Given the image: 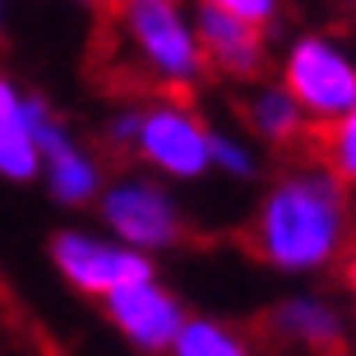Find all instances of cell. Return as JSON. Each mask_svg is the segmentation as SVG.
I'll list each match as a JSON object with an SVG mask.
<instances>
[{"label":"cell","instance_id":"obj_1","mask_svg":"<svg viewBox=\"0 0 356 356\" xmlns=\"http://www.w3.org/2000/svg\"><path fill=\"white\" fill-rule=\"evenodd\" d=\"M347 185L324 167V162H305L291 167L268 185V195L254 209V254L277 273H319L329 268L347 245Z\"/></svg>","mask_w":356,"mask_h":356},{"label":"cell","instance_id":"obj_2","mask_svg":"<svg viewBox=\"0 0 356 356\" xmlns=\"http://www.w3.org/2000/svg\"><path fill=\"white\" fill-rule=\"evenodd\" d=\"M106 28L125 65L158 92H190L209 79L190 0H106Z\"/></svg>","mask_w":356,"mask_h":356},{"label":"cell","instance_id":"obj_3","mask_svg":"<svg viewBox=\"0 0 356 356\" xmlns=\"http://www.w3.org/2000/svg\"><path fill=\"white\" fill-rule=\"evenodd\" d=\"M130 158H139L162 181H204L213 172V125L185 92H158L139 102V134Z\"/></svg>","mask_w":356,"mask_h":356},{"label":"cell","instance_id":"obj_4","mask_svg":"<svg viewBox=\"0 0 356 356\" xmlns=\"http://www.w3.org/2000/svg\"><path fill=\"white\" fill-rule=\"evenodd\" d=\"M277 83L301 102L310 125H329L356 106V56L329 33H301L277 60Z\"/></svg>","mask_w":356,"mask_h":356},{"label":"cell","instance_id":"obj_5","mask_svg":"<svg viewBox=\"0 0 356 356\" xmlns=\"http://www.w3.org/2000/svg\"><path fill=\"white\" fill-rule=\"evenodd\" d=\"M97 218L116 241L144 254L172 250L185 236V213L162 176H116L97 195Z\"/></svg>","mask_w":356,"mask_h":356},{"label":"cell","instance_id":"obj_6","mask_svg":"<svg viewBox=\"0 0 356 356\" xmlns=\"http://www.w3.org/2000/svg\"><path fill=\"white\" fill-rule=\"evenodd\" d=\"M47 254H51V268L65 277L70 287L83 291V296H97V301H102L106 291L134 282V277L158 273V268H153V254L134 250V245H125V241H116V236L83 232V227L56 232Z\"/></svg>","mask_w":356,"mask_h":356},{"label":"cell","instance_id":"obj_7","mask_svg":"<svg viewBox=\"0 0 356 356\" xmlns=\"http://www.w3.org/2000/svg\"><path fill=\"white\" fill-rule=\"evenodd\" d=\"M33 125H38V158H42V181L51 190L56 204L65 209H88L102 195V162L92 158V148L83 144L79 134L70 130V120L56 116V106L47 97L33 92Z\"/></svg>","mask_w":356,"mask_h":356},{"label":"cell","instance_id":"obj_8","mask_svg":"<svg viewBox=\"0 0 356 356\" xmlns=\"http://www.w3.org/2000/svg\"><path fill=\"white\" fill-rule=\"evenodd\" d=\"M102 310H106V319L120 329V338H130V343L139 347V352H148V356L172 352L176 333H181V324H185L181 296L162 287L158 273L134 277V282H125V287L106 291Z\"/></svg>","mask_w":356,"mask_h":356},{"label":"cell","instance_id":"obj_9","mask_svg":"<svg viewBox=\"0 0 356 356\" xmlns=\"http://www.w3.org/2000/svg\"><path fill=\"white\" fill-rule=\"evenodd\" d=\"M195 28L209 74H222L232 83H254L268 70V28L236 19L218 5H204V0H195Z\"/></svg>","mask_w":356,"mask_h":356},{"label":"cell","instance_id":"obj_10","mask_svg":"<svg viewBox=\"0 0 356 356\" xmlns=\"http://www.w3.org/2000/svg\"><path fill=\"white\" fill-rule=\"evenodd\" d=\"M38 125H33V92H24L10 74H0V176L5 181H38Z\"/></svg>","mask_w":356,"mask_h":356},{"label":"cell","instance_id":"obj_11","mask_svg":"<svg viewBox=\"0 0 356 356\" xmlns=\"http://www.w3.org/2000/svg\"><path fill=\"white\" fill-rule=\"evenodd\" d=\"M268 329L282 338V343H296V347H310V352H343L347 343V319L343 310L329 301V296H287L268 315Z\"/></svg>","mask_w":356,"mask_h":356},{"label":"cell","instance_id":"obj_12","mask_svg":"<svg viewBox=\"0 0 356 356\" xmlns=\"http://www.w3.org/2000/svg\"><path fill=\"white\" fill-rule=\"evenodd\" d=\"M245 130L268 148H291V144L305 139L310 116L301 111V102H296L282 83H259L254 79L250 97H245Z\"/></svg>","mask_w":356,"mask_h":356},{"label":"cell","instance_id":"obj_13","mask_svg":"<svg viewBox=\"0 0 356 356\" xmlns=\"http://www.w3.org/2000/svg\"><path fill=\"white\" fill-rule=\"evenodd\" d=\"M167 356H254V347L245 343V333H236L222 319L209 315H185L181 333Z\"/></svg>","mask_w":356,"mask_h":356},{"label":"cell","instance_id":"obj_14","mask_svg":"<svg viewBox=\"0 0 356 356\" xmlns=\"http://www.w3.org/2000/svg\"><path fill=\"white\" fill-rule=\"evenodd\" d=\"M319 148H324V167H329L343 185H356V106L324 125Z\"/></svg>","mask_w":356,"mask_h":356},{"label":"cell","instance_id":"obj_15","mask_svg":"<svg viewBox=\"0 0 356 356\" xmlns=\"http://www.w3.org/2000/svg\"><path fill=\"white\" fill-rule=\"evenodd\" d=\"M264 167L259 148L245 144L241 134H218L213 130V172H227L232 181H254Z\"/></svg>","mask_w":356,"mask_h":356},{"label":"cell","instance_id":"obj_16","mask_svg":"<svg viewBox=\"0 0 356 356\" xmlns=\"http://www.w3.org/2000/svg\"><path fill=\"white\" fill-rule=\"evenodd\" d=\"M134 134H139V102L116 106L106 116V144L116 148V153H134Z\"/></svg>","mask_w":356,"mask_h":356},{"label":"cell","instance_id":"obj_17","mask_svg":"<svg viewBox=\"0 0 356 356\" xmlns=\"http://www.w3.org/2000/svg\"><path fill=\"white\" fill-rule=\"evenodd\" d=\"M204 5H218V10L236 14V19H250L259 28H273L277 14H282V0H204Z\"/></svg>","mask_w":356,"mask_h":356},{"label":"cell","instance_id":"obj_18","mask_svg":"<svg viewBox=\"0 0 356 356\" xmlns=\"http://www.w3.org/2000/svg\"><path fill=\"white\" fill-rule=\"evenodd\" d=\"M343 282H347V291H352V301H356V250L347 254V264H343Z\"/></svg>","mask_w":356,"mask_h":356},{"label":"cell","instance_id":"obj_19","mask_svg":"<svg viewBox=\"0 0 356 356\" xmlns=\"http://www.w3.org/2000/svg\"><path fill=\"white\" fill-rule=\"evenodd\" d=\"M70 5H88V10H97V5H106V0H70Z\"/></svg>","mask_w":356,"mask_h":356},{"label":"cell","instance_id":"obj_20","mask_svg":"<svg viewBox=\"0 0 356 356\" xmlns=\"http://www.w3.org/2000/svg\"><path fill=\"white\" fill-rule=\"evenodd\" d=\"M0 38H5V0H0Z\"/></svg>","mask_w":356,"mask_h":356},{"label":"cell","instance_id":"obj_21","mask_svg":"<svg viewBox=\"0 0 356 356\" xmlns=\"http://www.w3.org/2000/svg\"><path fill=\"white\" fill-rule=\"evenodd\" d=\"M343 5H352V10H356V0H343Z\"/></svg>","mask_w":356,"mask_h":356}]
</instances>
